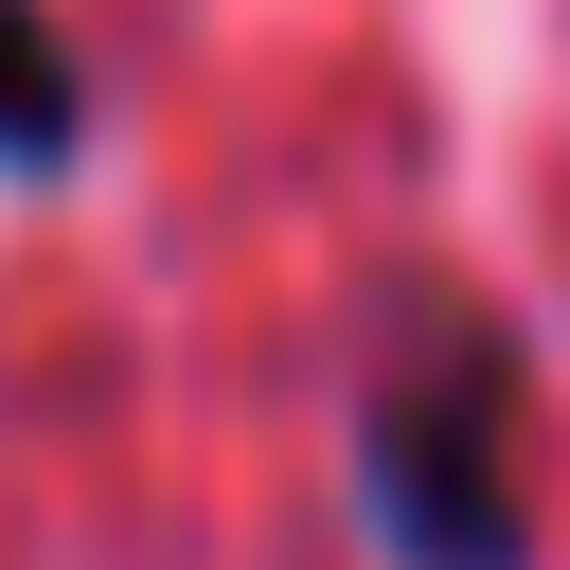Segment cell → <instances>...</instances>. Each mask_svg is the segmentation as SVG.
<instances>
[{
  "label": "cell",
  "mask_w": 570,
  "mask_h": 570,
  "mask_svg": "<svg viewBox=\"0 0 570 570\" xmlns=\"http://www.w3.org/2000/svg\"><path fill=\"white\" fill-rule=\"evenodd\" d=\"M517 338L481 303H410L374 392H356V499L392 570H534V499H517Z\"/></svg>",
  "instance_id": "6da1fadb"
},
{
  "label": "cell",
  "mask_w": 570,
  "mask_h": 570,
  "mask_svg": "<svg viewBox=\"0 0 570 570\" xmlns=\"http://www.w3.org/2000/svg\"><path fill=\"white\" fill-rule=\"evenodd\" d=\"M89 142V71L53 36V0H0V178H53Z\"/></svg>",
  "instance_id": "7a4b0ae2"
}]
</instances>
